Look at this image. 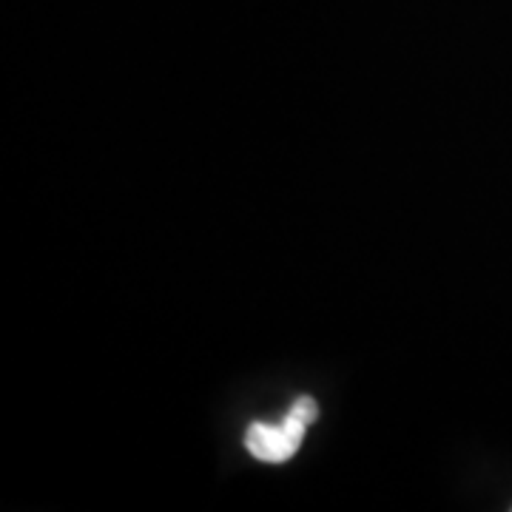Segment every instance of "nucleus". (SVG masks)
<instances>
[{
  "mask_svg": "<svg viewBox=\"0 0 512 512\" xmlns=\"http://www.w3.org/2000/svg\"><path fill=\"white\" fill-rule=\"evenodd\" d=\"M305 430H308V421H302L293 410H288L279 424H262V421L251 424L248 436H245V447L259 461L282 464L299 450V444L305 439Z\"/></svg>",
  "mask_w": 512,
  "mask_h": 512,
  "instance_id": "1",
  "label": "nucleus"
}]
</instances>
